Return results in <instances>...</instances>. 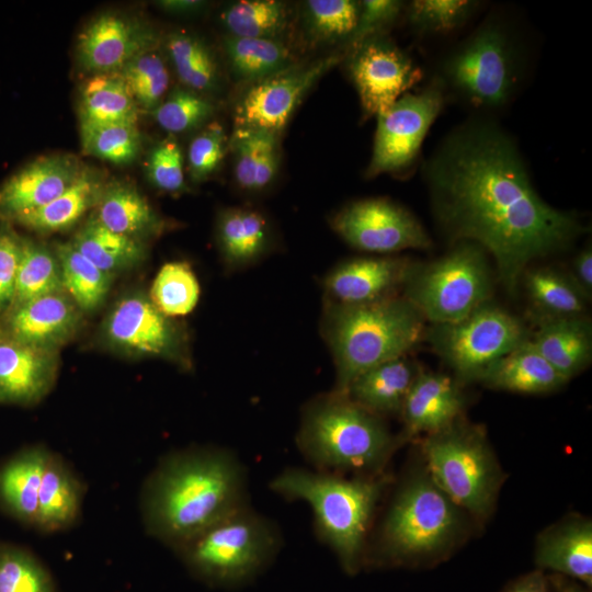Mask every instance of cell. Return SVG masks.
I'll use <instances>...</instances> for the list:
<instances>
[{"label":"cell","instance_id":"obj_48","mask_svg":"<svg viewBox=\"0 0 592 592\" xmlns=\"http://www.w3.org/2000/svg\"><path fill=\"white\" fill-rule=\"evenodd\" d=\"M228 143L224 126L216 121L208 123L192 139L187 150V169L193 182H203L217 171Z\"/></svg>","mask_w":592,"mask_h":592},{"label":"cell","instance_id":"obj_1","mask_svg":"<svg viewBox=\"0 0 592 592\" xmlns=\"http://www.w3.org/2000/svg\"><path fill=\"white\" fill-rule=\"evenodd\" d=\"M425 174L442 226L457 240L490 252L510 292L531 262L563 250L583 230L574 215L542 200L517 147L490 122L455 129L429 160Z\"/></svg>","mask_w":592,"mask_h":592},{"label":"cell","instance_id":"obj_51","mask_svg":"<svg viewBox=\"0 0 592 592\" xmlns=\"http://www.w3.org/2000/svg\"><path fill=\"white\" fill-rule=\"evenodd\" d=\"M22 252V238L7 227L0 228V319L9 310Z\"/></svg>","mask_w":592,"mask_h":592},{"label":"cell","instance_id":"obj_2","mask_svg":"<svg viewBox=\"0 0 592 592\" xmlns=\"http://www.w3.org/2000/svg\"><path fill=\"white\" fill-rule=\"evenodd\" d=\"M242 481L238 465L223 453L173 455L145 487V525L155 537L181 546L240 508Z\"/></svg>","mask_w":592,"mask_h":592},{"label":"cell","instance_id":"obj_34","mask_svg":"<svg viewBox=\"0 0 592 592\" xmlns=\"http://www.w3.org/2000/svg\"><path fill=\"white\" fill-rule=\"evenodd\" d=\"M70 242L100 270L113 276L140 263L146 254L141 240L113 232L92 216Z\"/></svg>","mask_w":592,"mask_h":592},{"label":"cell","instance_id":"obj_13","mask_svg":"<svg viewBox=\"0 0 592 592\" xmlns=\"http://www.w3.org/2000/svg\"><path fill=\"white\" fill-rule=\"evenodd\" d=\"M331 226L350 246L366 252L392 253L432 244L420 221L387 198L352 202L333 216Z\"/></svg>","mask_w":592,"mask_h":592},{"label":"cell","instance_id":"obj_55","mask_svg":"<svg viewBox=\"0 0 592 592\" xmlns=\"http://www.w3.org/2000/svg\"><path fill=\"white\" fill-rule=\"evenodd\" d=\"M559 592H583L581 589H579L576 584H569V583H565V584H560L559 585Z\"/></svg>","mask_w":592,"mask_h":592},{"label":"cell","instance_id":"obj_38","mask_svg":"<svg viewBox=\"0 0 592 592\" xmlns=\"http://www.w3.org/2000/svg\"><path fill=\"white\" fill-rule=\"evenodd\" d=\"M168 55L180 81L197 93L219 90L220 73L215 55L196 35L178 31L167 37Z\"/></svg>","mask_w":592,"mask_h":592},{"label":"cell","instance_id":"obj_21","mask_svg":"<svg viewBox=\"0 0 592 592\" xmlns=\"http://www.w3.org/2000/svg\"><path fill=\"white\" fill-rule=\"evenodd\" d=\"M412 263L402 258H356L342 262L325 286L338 305H363L394 296L403 286Z\"/></svg>","mask_w":592,"mask_h":592},{"label":"cell","instance_id":"obj_54","mask_svg":"<svg viewBox=\"0 0 592 592\" xmlns=\"http://www.w3.org/2000/svg\"><path fill=\"white\" fill-rule=\"evenodd\" d=\"M159 3L164 10L177 14L196 13L206 5V2L196 0H169Z\"/></svg>","mask_w":592,"mask_h":592},{"label":"cell","instance_id":"obj_33","mask_svg":"<svg viewBox=\"0 0 592 592\" xmlns=\"http://www.w3.org/2000/svg\"><path fill=\"white\" fill-rule=\"evenodd\" d=\"M138 105L118 73H94L80 89V126L138 121Z\"/></svg>","mask_w":592,"mask_h":592},{"label":"cell","instance_id":"obj_7","mask_svg":"<svg viewBox=\"0 0 592 592\" xmlns=\"http://www.w3.org/2000/svg\"><path fill=\"white\" fill-rule=\"evenodd\" d=\"M423 449L432 481L453 503L478 515L490 510L498 471L481 435L453 424L430 434Z\"/></svg>","mask_w":592,"mask_h":592},{"label":"cell","instance_id":"obj_50","mask_svg":"<svg viewBox=\"0 0 592 592\" xmlns=\"http://www.w3.org/2000/svg\"><path fill=\"white\" fill-rule=\"evenodd\" d=\"M402 7V2L397 0L360 1L356 27L348 41L351 50L367 38L384 34L397 20Z\"/></svg>","mask_w":592,"mask_h":592},{"label":"cell","instance_id":"obj_9","mask_svg":"<svg viewBox=\"0 0 592 592\" xmlns=\"http://www.w3.org/2000/svg\"><path fill=\"white\" fill-rule=\"evenodd\" d=\"M442 72L444 81L470 104L502 106L516 84L514 47L499 24L487 23L446 58Z\"/></svg>","mask_w":592,"mask_h":592},{"label":"cell","instance_id":"obj_35","mask_svg":"<svg viewBox=\"0 0 592 592\" xmlns=\"http://www.w3.org/2000/svg\"><path fill=\"white\" fill-rule=\"evenodd\" d=\"M224 49L232 77L253 83L293 66L289 48L275 38L227 36Z\"/></svg>","mask_w":592,"mask_h":592},{"label":"cell","instance_id":"obj_46","mask_svg":"<svg viewBox=\"0 0 592 592\" xmlns=\"http://www.w3.org/2000/svg\"><path fill=\"white\" fill-rule=\"evenodd\" d=\"M0 592H57L46 568L30 553L0 546Z\"/></svg>","mask_w":592,"mask_h":592},{"label":"cell","instance_id":"obj_45","mask_svg":"<svg viewBox=\"0 0 592 592\" xmlns=\"http://www.w3.org/2000/svg\"><path fill=\"white\" fill-rule=\"evenodd\" d=\"M214 112L215 106L207 98L186 88H175L151 111L158 125L170 134L200 127Z\"/></svg>","mask_w":592,"mask_h":592},{"label":"cell","instance_id":"obj_8","mask_svg":"<svg viewBox=\"0 0 592 592\" xmlns=\"http://www.w3.org/2000/svg\"><path fill=\"white\" fill-rule=\"evenodd\" d=\"M528 338L519 318L489 301L462 320L432 325L424 337L436 354L466 379H479L488 367Z\"/></svg>","mask_w":592,"mask_h":592},{"label":"cell","instance_id":"obj_47","mask_svg":"<svg viewBox=\"0 0 592 592\" xmlns=\"http://www.w3.org/2000/svg\"><path fill=\"white\" fill-rule=\"evenodd\" d=\"M476 7L469 0H414L407 8V18L420 34L447 33L466 23Z\"/></svg>","mask_w":592,"mask_h":592},{"label":"cell","instance_id":"obj_27","mask_svg":"<svg viewBox=\"0 0 592 592\" xmlns=\"http://www.w3.org/2000/svg\"><path fill=\"white\" fill-rule=\"evenodd\" d=\"M101 177L89 168H82L76 181L47 205L18 216L12 221L30 230L49 234L71 228L92 207H95L104 190Z\"/></svg>","mask_w":592,"mask_h":592},{"label":"cell","instance_id":"obj_44","mask_svg":"<svg viewBox=\"0 0 592 592\" xmlns=\"http://www.w3.org/2000/svg\"><path fill=\"white\" fill-rule=\"evenodd\" d=\"M360 11V1L309 0L304 16L309 34L319 42H340L352 36Z\"/></svg>","mask_w":592,"mask_h":592},{"label":"cell","instance_id":"obj_18","mask_svg":"<svg viewBox=\"0 0 592 592\" xmlns=\"http://www.w3.org/2000/svg\"><path fill=\"white\" fill-rule=\"evenodd\" d=\"M79 161L67 155L37 158L0 185V217L12 221L38 209L65 192L82 170Z\"/></svg>","mask_w":592,"mask_h":592},{"label":"cell","instance_id":"obj_43","mask_svg":"<svg viewBox=\"0 0 592 592\" xmlns=\"http://www.w3.org/2000/svg\"><path fill=\"white\" fill-rule=\"evenodd\" d=\"M138 107L153 111L168 91L169 70L155 50L143 53L128 61L118 72Z\"/></svg>","mask_w":592,"mask_h":592},{"label":"cell","instance_id":"obj_39","mask_svg":"<svg viewBox=\"0 0 592 592\" xmlns=\"http://www.w3.org/2000/svg\"><path fill=\"white\" fill-rule=\"evenodd\" d=\"M220 21L229 36L278 39L288 26L289 12L277 0H240L225 7Z\"/></svg>","mask_w":592,"mask_h":592},{"label":"cell","instance_id":"obj_30","mask_svg":"<svg viewBox=\"0 0 592 592\" xmlns=\"http://www.w3.org/2000/svg\"><path fill=\"white\" fill-rule=\"evenodd\" d=\"M52 453L43 446L22 451L0 469V500L21 521L35 525L38 492Z\"/></svg>","mask_w":592,"mask_h":592},{"label":"cell","instance_id":"obj_37","mask_svg":"<svg viewBox=\"0 0 592 592\" xmlns=\"http://www.w3.org/2000/svg\"><path fill=\"white\" fill-rule=\"evenodd\" d=\"M61 273L65 293L82 311H93L105 300L113 275L100 270L69 242L57 243L54 250Z\"/></svg>","mask_w":592,"mask_h":592},{"label":"cell","instance_id":"obj_26","mask_svg":"<svg viewBox=\"0 0 592 592\" xmlns=\"http://www.w3.org/2000/svg\"><path fill=\"white\" fill-rule=\"evenodd\" d=\"M418 374L405 356L376 365L353 379L342 396L375 413L401 410Z\"/></svg>","mask_w":592,"mask_h":592},{"label":"cell","instance_id":"obj_53","mask_svg":"<svg viewBox=\"0 0 592 592\" xmlns=\"http://www.w3.org/2000/svg\"><path fill=\"white\" fill-rule=\"evenodd\" d=\"M505 592H548V584L540 571H534L519 579Z\"/></svg>","mask_w":592,"mask_h":592},{"label":"cell","instance_id":"obj_32","mask_svg":"<svg viewBox=\"0 0 592 592\" xmlns=\"http://www.w3.org/2000/svg\"><path fill=\"white\" fill-rule=\"evenodd\" d=\"M537 563L592 585V527L572 522L551 530L539 540Z\"/></svg>","mask_w":592,"mask_h":592},{"label":"cell","instance_id":"obj_12","mask_svg":"<svg viewBox=\"0 0 592 592\" xmlns=\"http://www.w3.org/2000/svg\"><path fill=\"white\" fill-rule=\"evenodd\" d=\"M444 104L442 82L419 93H405L378 114L373 153L366 177L396 173L417 159L423 139Z\"/></svg>","mask_w":592,"mask_h":592},{"label":"cell","instance_id":"obj_5","mask_svg":"<svg viewBox=\"0 0 592 592\" xmlns=\"http://www.w3.org/2000/svg\"><path fill=\"white\" fill-rule=\"evenodd\" d=\"M460 241L429 264H413L403 284V296L432 325L462 320L490 299L491 276L483 249Z\"/></svg>","mask_w":592,"mask_h":592},{"label":"cell","instance_id":"obj_17","mask_svg":"<svg viewBox=\"0 0 592 592\" xmlns=\"http://www.w3.org/2000/svg\"><path fill=\"white\" fill-rule=\"evenodd\" d=\"M157 42V33L148 24L105 13L79 34L77 54L84 69L115 73L138 55L155 49Z\"/></svg>","mask_w":592,"mask_h":592},{"label":"cell","instance_id":"obj_24","mask_svg":"<svg viewBox=\"0 0 592 592\" xmlns=\"http://www.w3.org/2000/svg\"><path fill=\"white\" fill-rule=\"evenodd\" d=\"M92 217L109 230L137 240L162 231L163 219L132 184H105Z\"/></svg>","mask_w":592,"mask_h":592},{"label":"cell","instance_id":"obj_20","mask_svg":"<svg viewBox=\"0 0 592 592\" xmlns=\"http://www.w3.org/2000/svg\"><path fill=\"white\" fill-rule=\"evenodd\" d=\"M57 352L25 344L0 327V403L33 405L52 389Z\"/></svg>","mask_w":592,"mask_h":592},{"label":"cell","instance_id":"obj_36","mask_svg":"<svg viewBox=\"0 0 592 592\" xmlns=\"http://www.w3.org/2000/svg\"><path fill=\"white\" fill-rule=\"evenodd\" d=\"M522 277L538 319L583 316L588 299L570 276L550 267H538Z\"/></svg>","mask_w":592,"mask_h":592},{"label":"cell","instance_id":"obj_40","mask_svg":"<svg viewBox=\"0 0 592 592\" xmlns=\"http://www.w3.org/2000/svg\"><path fill=\"white\" fill-rule=\"evenodd\" d=\"M60 266L54 251L34 241L22 239L12 309L31 299L62 293Z\"/></svg>","mask_w":592,"mask_h":592},{"label":"cell","instance_id":"obj_25","mask_svg":"<svg viewBox=\"0 0 592 592\" xmlns=\"http://www.w3.org/2000/svg\"><path fill=\"white\" fill-rule=\"evenodd\" d=\"M479 379L492 388L523 394L553 391L568 382L539 354L530 338L494 362Z\"/></svg>","mask_w":592,"mask_h":592},{"label":"cell","instance_id":"obj_41","mask_svg":"<svg viewBox=\"0 0 592 592\" xmlns=\"http://www.w3.org/2000/svg\"><path fill=\"white\" fill-rule=\"evenodd\" d=\"M200 283L186 262L163 264L157 273L149 293L153 305L168 317L190 314L198 303Z\"/></svg>","mask_w":592,"mask_h":592},{"label":"cell","instance_id":"obj_10","mask_svg":"<svg viewBox=\"0 0 592 592\" xmlns=\"http://www.w3.org/2000/svg\"><path fill=\"white\" fill-rule=\"evenodd\" d=\"M274 544L269 525L240 506L180 547L198 574L226 582L257 569Z\"/></svg>","mask_w":592,"mask_h":592},{"label":"cell","instance_id":"obj_6","mask_svg":"<svg viewBox=\"0 0 592 592\" xmlns=\"http://www.w3.org/2000/svg\"><path fill=\"white\" fill-rule=\"evenodd\" d=\"M300 441L316 462L350 468L377 464L390 446V436L375 413L337 394L308 409Z\"/></svg>","mask_w":592,"mask_h":592},{"label":"cell","instance_id":"obj_15","mask_svg":"<svg viewBox=\"0 0 592 592\" xmlns=\"http://www.w3.org/2000/svg\"><path fill=\"white\" fill-rule=\"evenodd\" d=\"M340 59V55H332L301 66L293 65L250 83L234 107L235 127L280 135L305 94Z\"/></svg>","mask_w":592,"mask_h":592},{"label":"cell","instance_id":"obj_22","mask_svg":"<svg viewBox=\"0 0 592 592\" xmlns=\"http://www.w3.org/2000/svg\"><path fill=\"white\" fill-rule=\"evenodd\" d=\"M462 407V394L448 376L418 372L401 411L410 434H434L453 425Z\"/></svg>","mask_w":592,"mask_h":592},{"label":"cell","instance_id":"obj_52","mask_svg":"<svg viewBox=\"0 0 592 592\" xmlns=\"http://www.w3.org/2000/svg\"><path fill=\"white\" fill-rule=\"evenodd\" d=\"M571 280L587 299L592 295V251L584 248L573 260Z\"/></svg>","mask_w":592,"mask_h":592},{"label":"cell","instance_id":"obj_14","mask_svg":"<svg viewBox=\"0 0 592 592\" xmlns=\"http://www.w3.org/2000/svg\"><path fill=\"white\" fill-rule=\"evenodd\" d=\"M348 70L365 117L385 112L422 78L420 67L385 34L350 50Z\"/></svg>","mask_w":592,"mask_h":592},{"label":"cell","instance_id":"obj_23","mask_svg":"<svg viewBox=\"0 0 592 592\" xmlns=\"http://www.w3.org/2000/svg\"><path fill=\"white\" fill-rule=\"evenodd\" d=\"M531 343L567 380L592 358V327L584 316L538 319Z\"/></svg>","mask_w":592,"mask_h":592},{"label":"cell","instance_id":"obj_4","mask_svg":"<svg viewBox=\"0 0 592 592\" xmlns=\"http://www.w3.org/2000/svg\"><path fill=\"white\" fill-rule=\"evenodd\" d=\"M272 488L311 504L322 536L339 554L342 562L352 569L379 497V483L287 469L273 480Z\"/></svg>","mask_w":592,"mask_h":592},{"label":"cell","instance_id":"obj_19","mask_svg":"<svg viewBox=\"0 0 592 592\" xmlns=\"http://www.w3.org/2000/svg\"><path fill=\"white\" fill-rule=\"evenodd\" d=\"M81 310L65 293L31 299L5 312L0 326L12 338L37 349L57 352L79 328Z\"/></svg>","mask_w":592,"mask_h":592},{"label":"cell","instance_id":"obj_31","mask_svg":"<svg viewBox=\"0 0 592 592\" xmlns=\"http://www.w3.org/2000/svg\"><path fill=\"white\" fill-rule=\"evenodd\" d=\"M82 500V487L66 463L50 455L39 492L35 526L52 533L71 526L77 520Z\"/></svg>","mask_w":592,"mask_h":592},{"label":"cell","instance_id":"obj_49","mask_svg":"<svg viewBox=\"0 0 592 592\" xmlns=\"http://www.w3.org/2000/svg\"><path fill=\"white\" fill-rule=\"evenodd\" d=\"M146 172L151 184L162 192L175 194L186 190L183 155L174 137L162 139L149 151Z\"/></svg>","mask_w":592,"mask_h":592},{"label":"cell","instance_id":"obj_28","mask_svg":"<svg viewBox=\"0 0 592 592\" xmlns=\"http://www.w3.org/2000/svg\"><path fill=\"white\" fill-rule=\"evenodd\" d=\"M228 148L234 155L235 180L242 190L258 192L272 183L280 164L277 134L235 127Z\"/></svg>","mask_w":592,"mask_h":592},{"label":"cell","instance_id":"obj_3","mask_svg":"<svg viewBox=\"0 0 592 592\" xmlns=\"http://www.w3.org/2000/svg\"><path fill=\"white\" fill-rule=\"evenodd\" d=\"M326 338L337 367V395L365 371L406 356L425 337V319L405 296L363 305L332 304Z\"/></svg>","mask_w":592,"mask_h":592},{"label":"cell","instance_id":"obj_29","mask_svg":"<svg viewBox=\"0 0 592 592\" xmlns=\"http://www.w3.org/2000/svg\"><path fill=\"white\" fill-rule=\"evenodd\" d=\"M270 227L265 217L248 207H230L217 220V243L226 264L232 269L249 265L270 247Z\"/></svg>","mask_w":592,"mask_h":592},{"label":"cell","instance_id":"obj_42","mask_svg":"<svg viewBox=\"0 0 592 592\" xmlns=\"http://www.w3.org/2000/svg\"><path fill=\"white\" fill-rule=\"evenodd\" d=\"M80 129L83 151L99 159L114 164H127L140 152L141 136L137 124L84 125Z\"/></svg>","mask_w":592,"mask_h":592},{"label":"cell","instance_id":"obj_11","mask_svg":"<svg viewBox=\"0 0 592 592\" xmlns=\"http://www.w3.org/2000/svg\"><path fill=\"white\" fill-rule=\"evenodd\" d=\"M457 514L452 500L432 481L417 479L395 501L384 530L388 550L400 557L430 554L454 534Z\"/></svg>","mask_w":592,"mask_h":592},{"label":"cell","instance_id":"obj_16","mask_svg":"<svg viewBox=\"0 0 592 592\" xmlns=\"http://www.w3.org/2000/svg\"><path fill=\"white\" fill-rule=\"evenodd\" d=\"M109 343L132 355L181 360L183 337L149 296L135 293L115 304L104 322Z\"/></svg>","mask_w":592,"mask_h":592}]
</instances>
